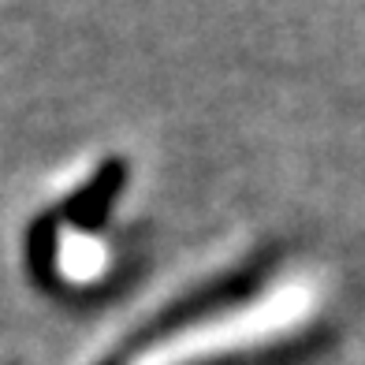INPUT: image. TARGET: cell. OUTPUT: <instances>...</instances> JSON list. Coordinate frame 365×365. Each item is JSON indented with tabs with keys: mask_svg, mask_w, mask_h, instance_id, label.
<instances>
[{
	"mask_svg": "<svg viewBox=\"0 0 365 365\" xmlns=\"http://www.w3.org/2000/svg\"><path fill=\"white\" fill-rule=\"evenodd\" d=\"M123 182H127V164H123L120 157L105 160L101 168H97V172L68 197V205H63V217H68L75 227H82V231H97V227L108 220L112 202L120 197Z\"/></svg>",
	"mask_w": 365,
	"mask_h": 365,
	"instance_id": "cell-1",
	"label": "cell"
},
{
	"mask_svg": "<svg viewBox=\"0 0 365 365\" xmlns=\"http://www.w3.org/2000/svg\"><path fill=\"white\" fill-rule=\"evenodd\" d=\"M26 254H30V269L41 284L53 279V254H56V224L53 217H41L34 227H30V242H26Z\"/></svg>",
	"mask_w": 365,
	"mask_h": 365,
	"instance_id": "cell-2",
	"label": "cell"
}]
</instances>
